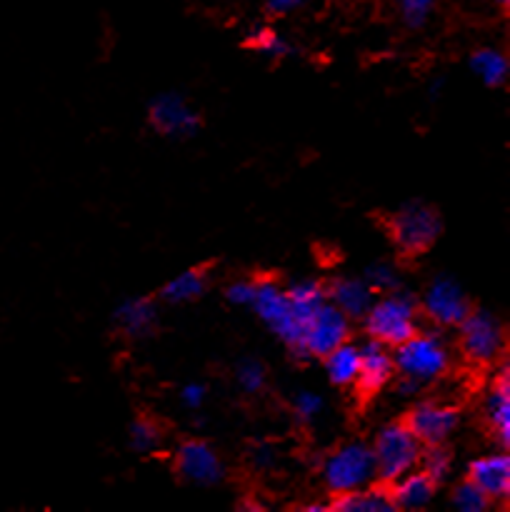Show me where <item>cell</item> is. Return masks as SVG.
I'll use <instances>...</instances> for the list:
<instances>
[{"instance_id": "1", "label": "cell", "mask_w": 510, "mask_h": 512, "mask_svg": "<svg viewBox=\"0 0 510 512\" xmlns=\"http://www.w3.org/2000/svg\"><path fill=\"white\" fill-rule=\"evenodd\" d=\"M363 325L370 340L395 348L420 330L418 300L400 288L380 293V298H375L363 315Z\"/></svg>"}, {"instance_id": "2", "label": "cell", "mask_w": 510, "mask_h": 512, "mask_svg": "<svg viewBox=\"0 0 510 512\" xmlns=\"http://www.w3.org/2000/svg\"><path fill=\"white\" fill-rule=\"evenodd\" d=\"M395 375L415 380L418 385L435 383L450 370V348L440 333L433 330H418L405 343L393 348Z\"/></svg>"}, {"instance_id": "3", "label": "cell", "mask_w": 510, "mask_h": 512, "mask_svg": "<svg viewBox=\"0 0 510 512\" xmlns=\"http://www.w3.org/2000/svg\"><path fill=\"white\" fill-rule=\"evenodd\" d=\"M250 308L255 310L260 320L265 323V328L290 350V355L298 360H305L303 350V333H305V325L303 320L295 315L293 305H290L288 293L285 288H280L275 280L270 278H260L258 280V288H255V300Z\"/></svg>"}, {"instance_id": "4", "label": "cell", "mask_w": 510, "mask_h": 512, "mask_svg": "<svg viewBox=\"0 0 510 512\" xmlns=\"http://www.w3.org/2000/svg\"><path fill=\"white\" fill-rule=\"evenodd\" d=\"M370 450H373L375 460V480L390 485L393 480H398L400 475L418 468L423 445H420L418 438L410 433L408 425L390 423L385 425V428H380V433L375 435Z\"/></svg>"}, {"instance_id": "5", "label": "cell", "mask_w": 510, "mask_h": 512, "mask_svg": "<svg viewBox=\"0 0 510 512\" xmlns=\"http://www.w3.org/2000/svg\"><path fill=\"white\" fill-rule=\"evenodd\" d=\"M323 475L325 490L330 495L353 493V490L365 488V485L375 483V460L373 450L365 443H345L335 448L328 458L323 460Z\"/></svg>"}, {"instance_id": "6", "label": "cell", "mask_w": 510, "mask_h": 512, "mask_svg": "<svg viewBox=\"0 0 510 512\" xmlns=\"http://www.w3.org/2000/svg\"><path fill=\"white\" fill-rule=\"evenodd\" d=\"M443 233L438 210L425 203H405L390 218V238L405 255H423Z\"/></svg>"}, {"instance_id": "7", "label": "cell", "mask_w": 510, "mask_h": 512, "mask_svg": "<svg viewBox=\"0 0 510 512\" xmlns=\"http://www.w3.org/2000/svg\"><path fill=\"white\" fill-rule=\"evenodd\" d=\"M460 350L473 365H493L505 350V330L490 310H468L458 323Z\"/></svg>"}, {"instance_id": "8", "label": "cell", "mask_w": 510, "mask_h": 512, "mask_svg": "<svg viewBox=\"0 0 510 512\" xmlns=\"http://www.w3.org/2000/svg\"><path fill=\"white\" fill-rule=\"evenodd\" d=\"M420 313L438 328H458L460 320L468 315L470 303L465 290L460 288L458 280L448 275H438L433 283L425 288L423 300H420Z\"/></svg>"}, {"instance_id": "9", "label": "cell", "mask_w": 510, "mask_h": 512, "mask_svg": "<svg viewBox=\"0 0 510 512\" xmlns=\"http://www.w3.org/2000/svg\"><path fill=\"white\" fill-rule=\"evenodd\" d=\"M350 340V318H345L333 303L325 300L313 315L303 333V350L308 358H323L330 350Z\"/></svg>"}, {"instance_id": "10", "label": "cell", "mask_w": 510, "mask_h": 512, "mask_svg": "<svg viewBox=\"0 0 510 512\" xmlns=\"http://www.w3.org/2000/svg\"><path fill=\"white\" fill-rule=\"evenodd\" d=\"M410 433L418 438L420 445H438L453 435L458 428L460 413L453 405L438 403V400H423L410 408L408 418L403 420Z\"/></svg>"}, {"instance_id": "11", "label": "cell", "mask_w": 510, "mask_h": 512, "mask_svg": "<svg viewBox=\"0 0 510 512\" xmlns=\"http://www.w3.org/2000/svg\"><path fill=\"white\" fill-rule=\"evenodd\" d=\"M148 123L165 138H193L200 130V115L178 93H163L148 105Z\"/></svg>"}, {"instance_id": "12", "label": "cell", "mask_w": 510, "mask_h": 512, "mask_svg": "<svg viewBox=\"0 0 510 512\" xmlns=\"http://www.w3.org/2000/svg\"><path fill=\"white\" fill-rule=\"evenodd\" d=\"M175 473L193 485H218L223 480V460L205 440H185L175 453Z\"/></svg>"}, {"instance_id": "13", "label": "cell", "mask_w": 510, "mask_h": 512, "mask_svg": "<svg viewBox=\"0 0 510 512\" xmlns=\"http://www.w3.org/2000/svg\"><path fill=\"white\" fill-rule=\"evenodd\" d=\"M395 378V360H393V348L378 343V340H370L360 345V370L358 380H355V388L365 395H375L390 385V380Z\"/></svg>"}, {"instance_id": "14", "label": "cell", "mask_w": 510, "mask_h": 512, "mask_svg": "<svg viewBox=\"0 0 510 512\" xmlns=\"http://www.w3.org/2000/svg\"><path fill=\"white\" fill-rule=\"evenodd\" d=\"M468 480L488 495L490 503H505L510 495V458L505 450L475 458L468 465Z\"/></svg>"}, {"instance_id": "15", "label": "cell", "mask_w": 510, "mask_h": 512, "mask_svg": "<svg viewBox=\"0 0 510 512\" xmlns=\"http://www.w3.org/2000/svg\"><path fill=\"white\" fill-rule=\"evenodd\" d=\"M485 423H488L490 433L498 438L503 450L510 445V373L508 365H500L495 373L493 385H490L488 395L483 403Z\"/></svg>"}, {"instance_id": "16", "label": "cell", "mask_w": 510, "mask_h": 512, "mask_svg": "<svg viewBox=\"0 0 510 512\" xmlns=\"http://www.w3.org/2000/svg\"><path fill=\"white\" fill-rule=\"evenodd\" d=\"M325 298H328V303H333L345 318L363 320L370 303L375 300V293L363 278H338L333 280V285H330L328 290H325Z\"/></svg>"}, {"instance_id": "17", "label": "cell", "mask_w": 510, "mask_h": 512, "mask_svg": "<svg viewBox=\"0 0 510 512\" xmlns=\"http://www.w3.org/2000/svg\"><path fill=\"white\" fill-rule=\"evenodd\" d=\"M388 493L393 498L395 510H423L433 503L435 493H438V485L423 470L415 468L410 473L400 475L398 480H393Z\"/></svg>"}, {"instance_id": "18", "label": "cell", "mask_w": 510, "mask_h": 512, "mask_svg": "<svg viewBox=\"0 0 510 512\" xmlns=\"http://www.w3.org/2000/svg\"><path fill=\"white\" fill-rule=\"evenodd\" d=\"M113 320L128 338H148L158 325V308L150 298H128L115 308Z\"/></svg>"}, {"instance_id": "19", "label": "cell", "mask_w": 510, "mask_h": 512, "mask_svg": "<svg viewBox=\"0 0 510 512\" xmlns=\"http://www.w3.org/2000/svg\"><path fill=\"white\" fill-rule=\"evenodd\" d=\"M328 510L335 512H390L395 510L393 498L388 488L380 485H365V488L353 490V493L333 495L328 500Z\"/></svg>"}, {"instance_id": "20", "label": "cell", "mask_w": 510, "mask_h": 512, "mask_svg": "<svg viewBox=\"0 0 510 512\" xmlns=\"http://www.w3.org/2000/svg\"><path fill=\"white\" fill-rule=\"evenodd\" d=\"M323 363L330 383L338 385V388H353L360 370V345L345 340L343 345L323 355Z\"/></svg>"}, {"instance_id": "21", "label": "cell", "mask_w": 510, "mask_h": 512, "mask_svg": "<svg viewBox=\"0 0 510 512\" xmlns=\"http://www.w3.org/2000/svg\"><path fill=\"white\" fill-rule=\"evenodd\" d=\"M205 288H208V278L200 268H190L183 270L180 275L170 278L168 283L160 288V300L170 305H185L193 303V300L203 298Z\"/></svg>"}, {"instance_id": "22", "label": "cell", "mask_w": 510, "mask_h": 512, "mask_svg": "<svg viewBox=\"0 0 510 512\" xmlns=\"http://www.w3.org/2000/svg\"><path fill=\"white\" fill-rule=\"evenodd\" d=\"M470 70L488 88H500L508 80V58L498 48H478L470 55Z\"/></svg>"}, {"instance_id": "23", "label": "cell", "mask_w": 510, "mask_h": 512, "mask_svg": "<svg viewBox=\"0 0 510 512\" xmlns=\"http://www.w3.org/2000/svg\"><path fill=\"white\" fill-rule=\"evenodd\" d=\"M285 293H288L290 305H293L295 315L303 320V325H308L310 315L328 300L325 298V288L320 283H315V280H300V283L285 288Z\"/></svg>"}, {"instance_id": "24", "label": "cell", "mask_w": 510, "mask_h": 512, "mask_svg": "<svg viewBox=\"0 0 510 512\" xmlns=\"http://www.w3.org/2000/svg\"><path fill=\"white\" fill-rule=\"evenodd\" d=\"M418 470H423L435 485L445 483L450 470H453V455H450V450L445 448L443 443L423 445V453H420V460H418Z\"/></svg>"}, {"instance_id": "25", "label": "cell", "mask_w": 510, "mask_h": 512, "mask_svg": "<svg viewBox=\"0 0 510 512\" xmlns=\"http://www.w3.org/2000/svg\"><path fill=\"white\" fill-rule=\"evenodd\" d=\"M248 48H253L255 53L268 55V58H285L290 55V43L278 33V30L268 28V25H260V28L250 30L248 35Z\"/></svg>"}, {"instance_id": "26", "label": "cell", "mask_w": 510, "mask_h": 512, "mask_svg": "<svg viewBox=\"0 0 510 512\" xmlns=\"http://www.w3.org/2000/svg\"><path fill=\"white\" fill-rule=\"evenodd\" d=\"M128 440L130 448H133L135 453H153V450H158V445L163 443V428H160L155 420L138 418L130 425Z\"/></svg>"}, {"instance_id": "27", "label": "cell", "mask_w": 510, "mask_h": 512, "mask_svg": "<svg viewBox=\"0 0 510 512\" xmlns=\"http://www.w3.org/2000/svg\"><path fill=\"white\" fill-rule=\"evenodd\" d=\"M450 503H453L460 512H483L493 505L488 495H485L478 485L470 483L468 478L460 485H455L453 495H450Z\"/></svg>"}, {"instance_id": "28", "label": "cell", "mask_w": 510, "mask_h": 512, "mask_svg": "<svg viewBox=\"0 0 510 512\" xmlns=\"http://www.w3.org/2000/svg\"><path fill=\"white\" fill-rule=\"evenodd\" d=\"M235 380H238L240 390L248 395L260 393L268 383V373H265V365L255 358H243L235 368Z\"/></svg>"}, {"instance_id": "29", "label": "cell", "mask_w": 510, "mask_h": 512, "mask_svg": "<svg viewBox=\"0 0 510 512\" xmlns=\"http://www.w3.org/2000/svg\"><path fill=\"white\" fill-rule=\"evenodd\" d=\"M435 3L438 0H395L400 18H403L408 28H423L430 20V15H433Z\"/></svg>"}, {"instance_id": "30", "label": "cell", "mask_w": 510, "mask_h": 512, "mask_svg": "<svg viewBox=\"0 0 510 512\" xmlns=\"http://www.w3.org/2000/svg\"><path fill=\"white\" fill-rule=\"evenodd\" d=\"M365 283L373 288V293H390V290L400 288V275L393 265L388 263H375L365 270L363 275Z\"/></svg>"}, {"instance_id": "31", "label": "cell", "mask_w": 510, "mask_h": 512, "mask_svg": "<svg viewBox=\"0 0 510 512\" xmlns=\"http://www.w3.org/2000/svg\"><path fill=\"white\" fill-rule=\"evenodd\" d=\"M323 398L318 393H310V390H300L293 398V415L298 423L310 425L313 420H318V415L323 413Z\"/></svg>"}, {"instance_id": "32", "label": "cell", "mask_w": 510, "mask_h": 512, "mask_svg": "<svg viewBox=\"0 0 510 512\" xmlns=\"http://www.w3.org/2000/svg\"><path fill=\"white\" fill-rule=\"evenodd\" d=\"M255 288H258V280H235L225 288V298H228V303L240 305V308H250L255 300Z\"/></svg>"}, {"instance_id": "33", "label": "cell", "mask_w": 510, "mask_h": 512, "mask_svg": "<svg viewBox=\"0 0 510 512\" xmlns=\"http://www.w3.org/2000/svg\"><path fill=\"white\" fill-rule=\"evenodd\" d=\"M205 398H208V388L203 383H188L180 388V403L190 413H198L205 405Z\"/></svg>"}, {"instance_id": "34", "label": "cell", "mask_w": 510, "mask_h": 512, "mask_svg": "<svg viewBox=\"0 0 510 512\" xmlns=\"http://www.w3.org/2000/svg\"><path fill=\"white\" fill-rule=\"evenodd\" d=\"M250 460H253V465L258 470L273 468L275 448L270 443H255L253 448H250Z\"/></svg>"}, {"instance_id": "35", "label": "cell", "mask_w": 510, "mask_h": 512, "mask_svg": "<svg viewBox=\"0 0 510 512\" xmlns=\"http://www.w3.org/2000/svg\"><path fill=\"white\" fill-rule=\"evenodd\" d=\"M305 0H265V8L275 15H285V13H293L303 5Z\"/></svg>"}, {"instance_id": "36", "label": "cell", "mask_w": 510, "mask_h": 512, "mask_svg": "<svg viewBox=\"0 0 510 512\" xmlns=\"http://www.w3.org/2000/svg\"><path fill=\"white\" fill-rule=\"evenodd\" d=\"M420 388H423V385H418V383H415V380L398 375V383H395V390H398L400 398H410V395L418 393Z\"/></svg>"}, {"instance_id": "37", "label": "cell", "mask_w": 510, "mask_h": 512, "mask_svg": "<svg viewBox=\"0 0 510 512\" xmlns=\"http://www.w3.org/2000/svg\"><path fill=\"white\" fill-rule=\"evenodd\" d=\"M485 3H490V5H498V8H505V5H508L510 0H485Z\"/></svg>"}]
</instances>
